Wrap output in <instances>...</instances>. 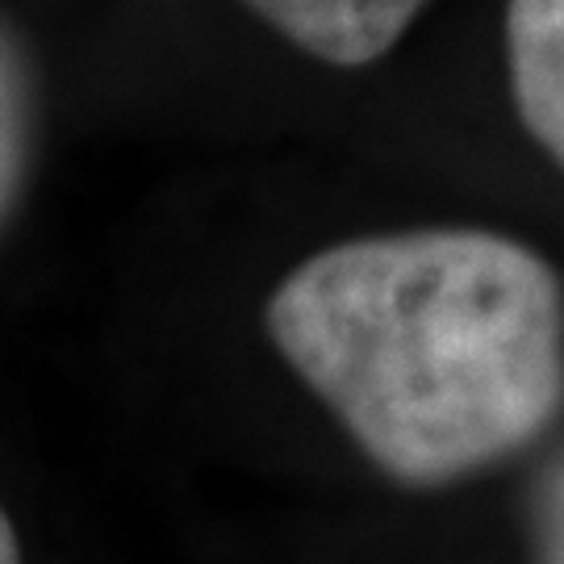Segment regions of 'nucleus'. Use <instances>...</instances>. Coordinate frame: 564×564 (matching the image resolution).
<instances>
[{
    "label": "nucleus",
    "mask_w": 564,
    "mask_h": 564,
    "mask_svg": "<svg viewBox=\"0 0 564 564\" xmlns=\"http://www.w3.org/2000/svg\"><path fill=\"white\" fill-rule=\"evenodd\" d=\"M263 326L398 485L477 477L564 410V284L502 230L419 226L323 247L284 272Z\"/></svg>",
    "instance_id": "obj_1"
},
{
    "label": "nucleus",
    "mask_w": 564,
    "mask_h": 564,
    "mask_svg": "<svg viewBox=\"0 0 564 564\" xmlns=\"http://www.w3.org/2000/svg\"><path fill=\"white\" fill-rule=\"evenodd\" d=\"M310 59L364 67L393 51L431 0H242Z\"/></svg>",
    "instance_id": "obj_2"
},
{
    "label": "nucleus",
    "mask_w": 564,
    "mask_h": 564,
    "mask_svg": "<svg viewBox=\"0 0 564 564\" xmlns=\"http://www.w3.org/2000/svg\"><path fill=\"white\" fill-rule=\"evenodd\" d=\"M506 67L527 134L564 172V0H506Z\"/></svg>",
    "instance_id": "obj_3"
},
{
    "label": "nucleus",
    "mask_w": 564,
    "mask_h": 564,
    "mask_svg": "<svg viewBox=\"0 0 564 564\" xmlns=\"http://www.w3.org/2000/svg\"><path fill=\"white\" fill-rule=\"evenodd\" d=\"M30 160V80L18 46L0 30V223L18 202Z\"/></svg>",
    "instance_id": "obj_4"
},
{
    "label": "nucleus",
    "mask_w": 564,
    "mask_h": 564,
    "mask_svg": "<svg viewBox=\"0 0 564 564\" xmlns=\"http://www.w3.org/2000/svg\"><path fill=\"white\" fill-rule=\"evenodd\" d=\"M531 564H564V456L547 468L535 489Z\"/></svg>",
    "instance_id": "obj_5"
},
{
    "label": "nucleus",
    "mask_w": 564,
    "mask_h": 564,
    "mask_svg": "<svg viewBox=\"0 0 564 564\" xmlns=\"http://www.w3.org/2000/svg\"><path fill=\"white\" fill-rule=\"evenodd\" d=\"M0 564H21L18 531H13V523H9L4 510H0Z\"/></svg>",
    "instance_id": "obj_6"
}]
</instances>
